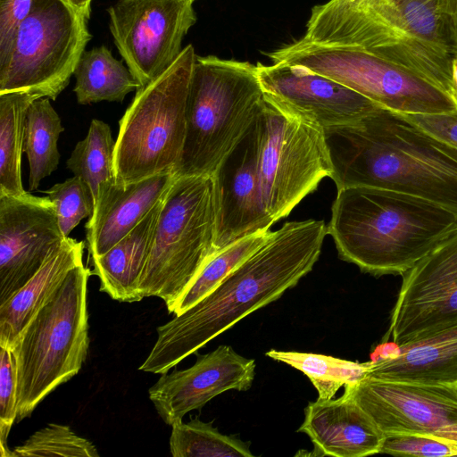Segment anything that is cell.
<instances>
[{"instance_id":"obj_1","label":"cell","mask_w":457,"mask_h":457,"mask_svg":"<svg viewBox=\"0 0 457 457\" xmlns=\"http://www.w3.org/2000/svg\"><path fill=\"white\" fill-rule=\"evenodd\" d=\"M328 234L324 220L286 222L196 303L157 327L139 370L162 374L237 322L295 287L318 261Z\"/></svg>"},{"instance_id":"obj_2","label":"cell","mask_w":457,"mask_h":457,"mask_svg":"<svg viewBox=\"0 0 457 457\" xmlns=\"http://www.w3.org/2000/svg\"><path fill=\"white\" fill-rule=\"evenodd\" d=\"M324 134L337 189H391L457 214V148L404 114L380 107Z\"/></svg>"},{"instance_id":"obj_3","label":"cell","mask_w":457,"mask_h":457,"mask_svg":"<svg viewBox=\"0 0 457 457\" xmlns=\"http://www.w3.org/2000/svg\"><path fill=\"white\" fill-rule=\"evenodd\" d=\"M456 225V213L422 198L354 186L337 189L328 234L361 271L403 275Z\"/></svg>"},{"instance_id":"obj_4","label":"cell","mask_w":457,"mask_h":457,"mask_svg":"<svg viewBox=\"0 0 457 457\" xmlns=\"http://www.w3.org/2000/svg\"><path fill=\"white\" fill-rule=\"evenodd\" d=\"M263 102L255 65L196 55L177 177L212 175L249 130Z\"/></svg>"},{"instance_id":"obj_5","label":"cell","mask_w":457,"mask_h":457,"mask_svg":"<svg viewBox=\"0 0 457 457\" xmlns=\"http://www.w3.org/2000/svg\"><path fill=\"white\" fill-rule=\"evenodd\" d=\"M91 275L84 264L72 269L12 349L17 364V421L29 417L86 361L89 347L87 292Z\"/></svg>"},{"instance_id":"obj_6","label":"cell","mask_w":457,"mask_h":457,"mask_svg":"<svg viewBox=\"0 0 457 457\" xmlns=\"http://www.w3.org/2000/svg\"><path fill=\"white\" fill-rule=\"evenodd\" d=\"M218 198L212 175L178 177L166 193L138 292L170 309L215 254Z\"/></svg>"},{"instance_id":"obj_7","label":"cell","mask_w":457,"mask_h":457,"mask_svg":"<svg viewBox=\"0 0 457 457\" xmlns=\"http://www.w3.org/2000/svg\"><path fill=\"white\" fill-rule=\"evenodd\" d=\"M196 54L185 46L162 74L137 90L119 121L115 141L116 182L127 184L172 172L186 137V109Z\"/></svg>"},{"instance_id":"obj_8","label":"cell","mask_w":457,"mask_h":457,"mask_svg":"<svg viewBox=\"0 0 457 457\" xmlns=\"http://www.w3.org/2000/svg\"><path fill=\"white\" fill-rule=\"evenodd\" d=\"M268 56L273 63L301 66L332 79L398 113L457 110L448 94L420 75L357 46L320 45L302 37Z\"/></svg>"},{"instance_id":"obj_9","label":"cell","mask_w":457,"mask_h":457,"mask_svg":"<svg viewBox=\"0 0 457 457\" xmlns=\"http://www.w3.org/2000/svg\"><path fill=\"white\" fill-rule=\"evenodd\" d=\"M87 21L66 0H34L0 65V94L22 91L55 100L92 38Z\"/></svg>"},{"instance_id":"obj_10","label":"cell","mask_w":457,"mask_h":457,"mask_svg":"<svg viewBox=\"0 0 457 457\" xmlns=\"http://www.w3.org/2000/svg\"><path fill=\"white\" fill-rule=\"evenodd\" d=\"M258 175L265 211L273 222L287 217L332 165L324 129L287 113L264 98L255 120Z\"/></svg>"},{"instance_id":"obj_11","label":"cell","mask_w":457,"mask_h":457,"mask_svg":"<svg viewBox=\"0 0 457 457\" xmlns=\"http://www.w3.org/2000/svg\"><path fill=\"white\" fill-rule=\"evenodd\" d=\"M107 12L114 45L141 87L177 60L196 21L192 0H117Z\"/></svg>"},{"instance_id":"obj_12","label":"cell","mask_w":457,"mask_h":457,"mask_svg":"<svg viewBox=\"0 0 457 457\" xmlns=\"http://www.w3.org/2000/svg\"><path fill=\"white\" fill-rule=\"evenodd\" d=\"M346 387L385 436L424 435L457 443V384L367 375Z\"/></svg>"},{"instance_id":"obj_13","label":"cell","mask_w":457,"mask_h":457,"mask_svg":"<svg viewBox=\"0 0 457 457\" xmlns=\"http://www.w3.org/2000/svg\"><path fill=\"white\" fill-rule=\"evenodd\" d=\"M403 277L386 341L402 346L456 324L457 225Z\"/></svg>"},{"instance_id":"obj_14","label":"cell","mask_w":457,"mask_h":457,"mask_svg":"<svg viewBox=\"0 0 457 457\" xmlns=\"http://www.w3.org/2000/svg\"><path fill=\"white\" fill-rule=\"evenodd\" d=\"M64 238L47 196L0 195V303L39 270Z\"/></svg>"},{"instance_id":"obj_15","label":"cell","mask_w":457,"mask_h":457,"mask_svg":"<svg viewBox=\"0 0 457 457\" xmlns=\"http://www.w3.org/2000/svg\"><path fill=\"white\" fill-rule=\"evenodd\" d=\"M264 98L323 129L354 122L380 108L352 88L297 65L257 63Z\"/></svg>"},{"instance_id":"obj_16","label":"cell","mask_w":457,"mask_h":457,"mask_svg":"<svg viewBox=\"0 0 457 457\" xmlns=\"http://www.w3.org/2000/svg\"><path fill=\"white\" fill-rule=\"evenodd\" d=\"M255 361L221 345L198 354L193 366L162 373L149 388L148 396L167 425L180 422L189 411L202 409L215 396L228 391H246L255 377Z\"/></svg>"},{"instance_id":"obj_17","label":"cell","mask_w":457,"mask_h":457,"mask_svg":"<svg viewBox=\"0 0 457 457\" xmlns=\"http://www.w3.org/2000/svg\"><path fill=\"white\" fill-rule=\"evenodd\" d=\"M212 176L218 198L215 253L244 237L270 230L274 222L261 192L255 120Z\"/></svg>"},{"instance_id":"obj_18","label":"cell","mask_w":457,"mask_h":457,"mask_svg":"<svg viewBox=\"0 0 457 457\" xmlns=\"http://www.w3.org/2000/svg\"><path fill=\"white\" fill-rule=\"evenodd\" d=\"M297 432L313 444V455L363 457L380 453L386 436L345 387L337 399L310 402Z\"/></svg>"},{"instance_id":"obj_19","label":"cell","mask_w":457,"mask_h":457,"mask_svg":"<svg viewBox=\"0 0 457 457\" xmlns=\"http://www.w3.org/2000/svg\"><path fill=\"white\" fill-rule=\"evenodd\" d=\"M177 175H154L136 182L113 183L94 204L86 224L91 259L103 255L128 235L168 192Z\"/></svg>"},{"instance_id":"obj_20","label":"cell","mask_w":457,"mask_h":457,"mask_svg":"<svg viewBox=\"0 0 457 457\" xmlns=\"http://www.w3.org/2000/svg\"><path fill=\"white\" fill-rule=\"evenodd\" d=\"M395 4L402 44L411 71L453 98L454 51L440 0H395Z\"/></svg>"},{"instance_id":"obj_21","label":"cell","mask_w":457,"mask_h":457,"mask_svg":"<svg viewBox=\"0 0 457 457\" xmlns=\"http://www.w3.org/2000/svg\"><path fill=\"white\" fill-rule=\"evenodd\" d=\"M84 242L65 237L39 270L0 303V346L13 349L22 332L59 287L68 273L83 264Z\"/></svg>"},{"instance_id":"obj_22","label":"cell","mask_w":457,"mask_h":457,"mask_svg":"<svg viewBox=\"0 0 457 457\" xmlns=\"http://www.w3.org/2000/svg\"><path fill=\"white\" fill-rule=\"evenodd\" d=\"M368 375L399 381L457 384V323L400 346L394 358L370 361Z\"/></svg>"},{"instance_id":"obj_23","label":"cell","mask_w":457,"mask_h":457,"mask_svg":"<svg viewBox=\"0 0 457 457\" xmlns=\"http://www.w3.org/2000/svg\"><path fill=\"white\" fill-rule=\"evenodd\" d=\"M164 196L114 246L91 259L92 274L100 280V291L113 300L125 303L142 300L138 292L139 278L150 253Z\"/></svg>"},{"instance_id":"obj_24","label":"cell","mask_w":457,"mask_h":457,"mask_svg":"<svg viewBox=\"0 0 457 457\" xmlns=\"http://www.w3.org/2000/svg\"><path fill=\"white\" fill-rule=\"evenodd\" d=\"M73 75L79 104L122 102L129 93L141 87L129 69L104 46L85 50Z\"/></svg>"},{"instance_id":"obj_25","label":"cell","mask_w":457,"mask_h":457,"mask_svg":"<svg viewBox=\"0 0 457 457\" xmlns=\"http://www.w3.org/2000/svg\"><path fill=\"white\" fill-rule=\"evenodd\" d=\"M37 99L39 97L22 91L0 94V195L26 192L21 180L25 120Z\"/></svg>"},{"instance_id":"obj_26","label":"cell","mask_w":457,"mask_h":457,"mask_svg":"<svg viewBox=\"0 0 457 457\" xmlns=\"http://www.w3.org/2000/svg\"><path fill=\"white\" fill-rule=\"evenodd\" d=\"M63 130L49 98H39L30 104L25 120L23 148L29 164L30 190L37 189L43 179L57 170L58 139Z\"/></svg>"},{"instance_id":"obj_27","label":"cell","mask_w":457,"mask_h":457,"mask_svg":"<svg viewBox=\"0 0 457 457\" xmlns=\"http://www.w3.org/2000/svg\"><path fill=\"white\" fill-rule=\"evenodd\" d=\"M115 142L108 124L92 120L86 137L78 142L67 168L89 187L94 204L102 191L116 182Z\"/></svg>"},{"instance_id":"obj_28","label":"cell","mask_w":457,"mask_h":457,"mask_svg":"<svg viewBox=\"0 0 457 457\" xmlns=\"http://www.w3.org/2000/svg\"><path fill=\"white\" fill-rule=\"evenodd\" d=\"M266 356L305 374L321 399H331L340 387L360 382L370 369V361L360 363L319 353L271 349Z\"/></svg>"},{"instance_id":"obj_29","label":"cell","mask_w":457,"mask_h":457,"mask_svg":"<svg viewBox=\"0 0 457 457\" xmlns=\"http://www.w3.org/2000/svg\"><path fill=\"white\" fill-rule=\"evenodd\" d=\"M170 451L174 457H253L250 442L221 434L198 418L171 426Z\"/></svg>"},{"instance_id":"obj_30","label":"cell","mask_w":457,"mask_h":457,"mask_svg":"<svg viewBox=\"0 0 457 457\" xmlns=\"http://www.w3.org/2000/svg\"><path fill=\"white\" fill-rule=\"evenodd\" d=\"M270 232L260 231L244 237L216 253L168 309L169 312L179 314L207 295L264 242Z\"/></svg>"},{"instance_id":"obj_31","label":"cell","mask_w":457,"mask_h":457,"mask_svg":"<svg viewBox=\"0 0 457 457\" xmlns=\"http://www.w3.org/2000/svg\"><path fill=\"white\" fill-rule=\"evenodd\" d=\"M12 457H98L92 442L77 435L69 426L49 423L14 447Z\"/></svg>"},{"instance_id":"obj_32","label":"cell","mask_w":457,"mask_h":457,"mask_svg":"<svg viewBox=\"0 0 457 457\" xmlns=\"http://www.w3.org/2000/svg\"><path fill=\"white\" fill-rule=\"evenodd\" d=\"M54 204L58 223L64 237L94 211V200L89 187L74 176L45 191Z\"/></svg>"},{"instance_id":"obj_33","label":"cell","mask_w":457,"mask_h":457,"mask_svg":"<svg viewBox=\"0 0 457 457\" xmlns=\"http://www.w3.org/2000/svg\"><path fill=\"white\" fill-rule=\"evenodd\" d=\"M17 418V364L12 349L0 346V450L12 457L7 439Z\"/></svg>"},{"instance_id":"obj_34","label":"cell","mask_w":457,"mask_h":457,"mask_svg":"<svg viewBox=\"0 0 457 457\" xmlns=\"http://www.w3.org/2000/svg\"><path fill=\"white\" fill-rule=\"evenodd\" d=\"M380 453L416 457L457 456V443L424 435L386 436Z\"/></svg>"},{"instance_id":"obj_35","label":"cell","mask_w":457,"mask_h":457,"mask_svg":"<svg viewBox=\"0 0 457 457\" xmlns=\"http://www.w3.org/2000/svg\"><path fill=\"white\" fill-rule=\"evenodd\" d=\"M34 0H0V65L7 59L16 30Z\"/></svg>"},{"instance_id":"obj_36","label":"cell","mask_w":457,"mask_h":457,"mask_svg":"<svg viewBox=\"0 0 457 457\" xmlns=\"http://www.w3.org/2000/svg\"><path fill=\"white\" fill-rule=\"evenodd\" d=\"M404 115L417 126L457 148V110Z\"/></svg>"},{"instance_id":"obj_37","label":"cell","mask_w":457,"mask_h":457,"mask_svg":"<svg viewBox=\"0 0 457 457\" xmlns=\"http://www.w3.org/2000/svg\"><path fill=\"white\" fill-rule=\"evenodd\" d=\"M440 7L454 54H457V0H440Z\"/></svg>"},{"instance_id":"obj_38","label":"cell","mask_w":457,"mask_h":457,"mask_svg":"<svg viewBox=\"0 0 457 457\" xmlns=\"http://www.w3.org/2000/svg\"><path fill=\"white\" fill-rule=\"evenodd\" d=\"M400 346L395 342L386 341L378 345L370 353V361L394 358L399 353Z\"/></svg>"},{"instance_id":"obj_39","label":"cell","mask_w":457,"mask_h":457,"mask_svg":"<svg viewBox=\"0 0 457 457\" xmlns=\"http://www.w3.org/2000/svg\"><path fill=\"white\" fill-rule=\"evenodd\" d=\"M77 10L82 12L87 19L91 13V2L92 0H66Z\"/></svg>"},{"instance_id":"obj_40","label":"cell","mask_w":457,"mask_h":457,"mask_svg":"<svg viewBox=\"0 0 457 457\" xmlns=\"http://www.w3.org/2000/svg\"><path fill=\"white\" fill-rule=\"evenodd\" d=\"M452 79L453 87V98L457 104V54H454L452 61Z\"/></svg>"},{"instance_id":"obj_41","label":"cell","mask_w":457,"mask_h":457,"mask_svg":"<svg viewBox=\"0 0 457 457\" xmlns=\"http://www.w3.org/2000/svg\"><path fill=\"white\" fill-rule=\"evenodd\" d=\"M192 1L194 2L195 0H192Z\"/></svg>"}]
</instances>
